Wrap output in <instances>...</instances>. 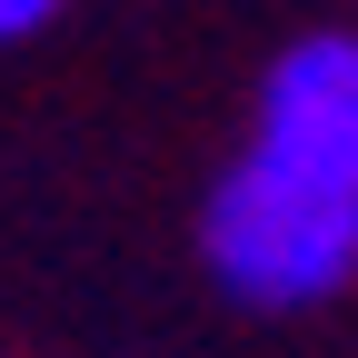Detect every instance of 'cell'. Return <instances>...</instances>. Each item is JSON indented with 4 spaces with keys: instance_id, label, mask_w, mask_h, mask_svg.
I'll return each mask as SVG.
<instances>
[{
    "instance_id": "1",
    "label": "cell",
    "mask_w": 358,
    "mask_h": 358,
    "mask_svg": "<svg viewBox=\"0 0 358 358\" xmlns=\"http://www.w3.org/2000/svg\"><path fill=\"white\" fill-rule=\"evenodd\" d=\"M199 249L239 308H319L358 279V30H308L268 60Z\"/></svg>"
},
{
    "instance_id": "2",
    "label": "cell",
    "mask_w": 358,
    "mask_h": 358,
    "mask_svg": "<svg viewBox=\"0 0 358 358\" xmlns=\"http://www.w3.org/2000/svg\"><path fill=\"white\" fill-rule=\"evenodd\" d=\"M50 20H60V0H0V50L30 40V30H50Z\"/></svg>"
}]
</instances>
